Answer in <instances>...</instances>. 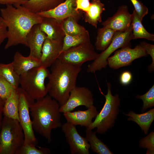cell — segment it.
<instances>
[{"label":"cell","instance_id":"obj_1","mask_svg":"<svg viewBox=\"0 0 154 154\" xmlns=\"http://www.w3.org/2000/svg\"><path fill=\"white\" fill-rule=\"evenodd\" d=\"M1 16L7 28V49L21 44L27 46V36L35 25L40 24L43 17L33 13L22 5H7L0 9Z\"/></svg>","mask_w":154,"mask_h":154},{"label":"cell","instance_id":"obj_2","mask_svg":"<svg viewBox=\"0 0 154 154\" xmlns=\"http://www.w3.org/2000/svg\"><path fill=\"white\" fill-rule=\"evenodd\" d=\"M82 66L63 62L57 59L50 66L46 86L48 94L57 101L60 106L66 102L70 91L76 86Z\"/></svg>","mask_w":154,"mask_h":154},{"label":"cell","instance_id":"obj_3","mask_svg":"<svg viewBox=\"0 0 154 154\" xmlns=\"http://www.w3.org/2000/svg\"><path fill=\"white\" fill-rule=\"evenodd\" d=\"M60 107L58 102L48 94L35 102L30 108L34 131L48 143L52 140V130L61 127L62 125Z\"/></svg>","mask_w":154,"mask_h":154},{"label":"cell","instance_id":"obj_4","mask_svg":"<svg viewBox=\"0 0 154 154\" xmlns=\"http://www.w3.org/2000/svg\"><path fill=\"white\" fill-rule=\"evenodd\" d=\"M107 85V93L103 94L105 98L103 107L88 128L92 130L96 128V132L99 134L105 133L113 127L119 111L120 100L119 95L117 94L113 95L110 83L108 82Z\"/></svg>","mask_w":154,"mask_h":154},{"label":"cell","instance_id":"obj_5","mask_svg":"<svg viewBox=\"0 0 154 154\" xmlns=\"http://www.w3.org/2000/svg\"><path fill=\"white\" fill-rule=\"evenodd\" d=\"M24 143L19 121L3 116L0 131V154H16Z\"/></svg>","mask_w":154,"mask_h":154},{"label":"cell","instance_id":"obj_6","mask_svg":"<svg viewBox=\"0 0 154 154\" xmlns=\"http://www.w3.org/2000/svg\"><path fill=\"white\" fill-rule=\"evenodd\" d=\"M50 72L47 68L40 66L20 76L21 88L33 99L39 100L48 94L45 81Z\"/></svg>","mask_w":154,"mask_h":154},{"label":"cell","instance_id":"obj_7","mask_svg":"<svg viewBox=\"0 0 154 154\" xmlns=\"http://www.w3.org/2000/svg\"><path fill=\"white\" fill-rule=\"evenodd\" d=\"M132 24L124 31H116L111 42L108 47L100 54L93 62L88 66L87 71L94 73L106 68L108 65L107 59L111 54L119 48L131 46L130 41L132 39Z\"/></svg>","mask_w":154,"mask_h":154},{"label":"cell","instance_id":"obj_8","mask_svg":"<svg viewBox=\"0 0 154 154\" xmlns=\"http://www.w3.org/2000/svg\"><path fill=\"white\" fill-rule=\"evenodd\" d=\"M17 89L19 99V122L24 135V144L37 146L38 141L35 135L30 112V107L35 100L21 87Z\"/></svg>","mask_w":154,"mask_h":154},{"label":"cell","instance_id":"obj_9","mask_svg":"<svg viewBox=\"0 0 154 154\" xmlns=\"http://www.w3.org/2000/svg\"><path fill=\"white\" fill-rule=\"evenodd\" d=\"M98 53L91 42L71 47L63 52L58 59L61 61L71 64L82 65L84 62L94 60Z\"/></svg>","mask_w":154,"mask_h":154},{"label":"cell","instance_id":"obj_10","mask_svg":"<svg viewBox=\"0 0 154 154\" xmlns=\"http://www.w3.org/2000/svg\"><path fill=\"white\" fill-rule=\"evenodd\" d=\"M114 52V54L107 59L108 65L114 69L130 65L134 60L148 55L140 44L133 48L131 46L125 47Z\"/></svg>","mask_w":154,"mask_h":154},{"label":"cell","instance_id":"obj_11","mask_svg":"<svg viewBox=\"0 0 154 154\" xmlns=\"http://www.w3.org/2000/svg\"><path fill=\"white\" fill-rule=\"evenodd\" d=\"M94 100L91 91L87 88L76 86L70 91L66 102L60 106V111L62 113L71 112L81 106L87 108L94 105Z\"/></svg>","mask_w":154,"mask_h":154},{"label":"cell","instance_id":"obj_12","mask_svg":"<svg viewBox=\"0 0 154 154\" xmlns=\"http://www.w3.org/2000/svg\"><path fill=\"white\" fill-rule=\"evenodd\" d=\"M76 126L68 122L62 125V130L69 145L71 154H89V143L78 133Z\"/></svg>","mask_w":154,"mask_h":154},{"label":"cell","instance_id":"obj_13","mask_svg":"<svg viewBox=\"0 0 154 154\" xmlns=\"http://www.w3.org/2000/svg\"><path fill=\"white\" fill-rule=\"evenodd\" d=\"M80 11H76L75 0H65L54 9L37 13L42 17H50L63 20L72 17L77 21L81 17Z\"/></svg>","mask_w":154,"mask_h":154},{"label":"cell","instance_id":"obj_14","mask_svg":"<svg viewBox=\"0 0 154 154\" xmlns=\"http://www.w3.org/2000/svg\"><path fill=\"white\" fill-rule=\"evenodd\" d=\"M132 14L129 12L126 5L120 6L116 13L101 23L103 27L113 29L115 31H124L130 26Z\"/></svg>","mask_w":154,"mask_h":154},{"label":"cell","instance_id":"obj_15","mask_svg":"<svg viewBox=\"0 0 154 154\" xmlns=\"http://www.w3.org/2000/svg\"><path fill=\"white\" fill-rule=\"evenodd\" d=\"M63 20L43 17L39 24L40 28L46 35L47 38L54 42H62L65 36L63 27Z\"/></svg>","mask_w":154,"mask_h":154},{"label":"cell","instance_id":"obj_16","mask_svg":"<svg viewBox=\"0 0 154 154\" xmlns=\"http://www.w3.org/2000/svg\"><path fill=\"white\" fill-rule=\"evenodd\" d=\"M46 35L40 29L39 24L34 25L26 37L27 46L30 49L29 55L40 59Z\"/></svg>","mask_w":154,"mask_h":154},{"label":"cell","instance_id":"obj_17","mask_svg":"<svg viewBox=\"0 0 154 154\" xmlns=\"http://www.w3.org/2000/svg\"><path fill=\"white\" fill-rule=\"evenodd\" d=\"M98 113L96 108L93 105L86 110L67 112L63 113L67 121L76 126L79 125L88 128L92 122V119Z\"/></svg>","mask_w":154,"mask_h":154},{"label":"cell","instance_id":"obj_18","mask_svg":"<svg viewBox=\"0 0 154 154\" xmlns=\"http://www.w3.org/2000/svg\"><path fill=\"white\" fill-rule=\"evenodd\" d=\"M62 45L63 42H54L46 38L43 44L40 59V66L46 68L50 67L60 54Z\"/></svg>","mask_w":154,"mask_h":154},{"label":"cell","instance_id":"obj_19","mask_svg":"<svg viewBox=\"0 0 154 154\" xmlns=\"http://www.w3.org/2000/svg\"><path fill=\"white\" fill-rule=\"evenodd\" d=\"M12 62L14 70L19 76L41 66L40 59L29 55L24 56L18 51L15 53Z\"/></svg>","mask_w":154,"mask_h":154},{"label":"cell","instance_id":"obj_20","mask_svg":"<svg viewBox=\"0 0 154 154\" xmlns=\"http://www.w3.org/2000/svg\"><path fill=\"white\" fill-rule=\"evenodd\" d=\"M123 113L129 117L127 119L128 121L135 122L140 127L145 135L148 134L150 127L154 120V108L140 114H136L132 111L129 112L127 114L123 112Z\"/></svg>","mask_w":154,"mask_h":154},{"label":"cell","instance_id":"obj_21","mask_svg":"<svg viewBox=\"0 0 154 154\" xmlns=\"http://www.w3.org/2000/svg\"><path fill=\"white\" fill-rule=\"evenodd\" d=\"M105 10L100 0H92L88 11L84 13V21L96 29L98 23L102 22V13Z\"/></svg>","mask_w":154,"mask_h":154},{"label":"cell","instance_id":"obj_22","mask_svg":"<svg viewBox=\"0 0 154 154\" xmlns=\"http://www.w3.org/2000/svg\"><path fill=\"white\" fill-rule=\"evenodd\" d=\"M65 0H27L22 5L35 13L48 11L56 7Z\"/></svg>","mask_w":154,"mask_h":154},{"label":"cell","instance_id":"obj_23","mask_svg":"<svg viewBox=\"0 0 154 154\" xmlns=\"http://www.w3.org/2000/svg\"><path fill=\"white\" fill-rule=\"evenodd\" d=\"M18 105V96L16 89L11 92L5 102L3 109V116L19 121Z\"/></svg>","mask_w":154,"mask_h":154},{"label":"cell","instance_id":"obj_24","mask_svg":"<svg viewBox=\"0 0 154 154\" xmlns=\"http://www.w3.org/2000/svg\"><path fill=\"white\" fill-rule=\"evenodd\" d=\"M116 31L105 27L98 28L95 43L96 50L102 51L105 50L111 42Z\"/></svg>","mask_w":154,"mask_h":154},{"label":"cell","instance_id":"obj_25","mask_svg":"<svg viewBox=\"0 0 154 154\" xmlns=\"http://www.w3.org/2000/svg\"><path fill=\"white\" fill-rule=\"evenodd\" d=\"M96 133V132H93L91 129L86 128L85 137L89 142L90 149L98 154H114L108 146L97 137Z\"/></svg>","mask_w":154,"mask_h":154},{"label":"cell","instance_id":"obj_26","mask_svg":"<svg viewBox=\"0 0 154 154\" xmlns=\"http://www.w3.org/2000/svg\"><path fill=\"white\" fill-rule=\"evenodd\" d=\"M132 14V39L143 38L154 41V35L148 32L145 29L135 10Z\"/></svg>","mask_w":154,"mask_h":154},{"label":"cell","instance_id":"obj_27","mask_svg":"<svg viewBox=\"0 0 154 154\" xmlns=\"http://www.w3.org/2000/svg\"><path fill=\"white\" fill-rule=\"evenodd\" d=\"M0 76L16 89L19 87L20 76L14 70L12 62L7 64L0 63Z\"/></svg>","mask_w":154,"mask_h":154},{"label":"cell","instance_id":"obj_28","mask_svg":"<svg viewBox=\"0 0 154 154\" xmlns=\"http://www.w3.org/2000/svg\"><path fill=\"white\" fill-rule=\"evenodd\" d=\"M89 42H91L88 31L83 34L75 36L70 35L65 33L61 53L71 47Z\"/></svg>","mask_w":154,"mask_h":154},{"label":"cell","instance_id":"obj_29","mask_svg":"<svg viewBox=\"0 0 154 154\" xmlns=\"http://www.w3.org/2000/svg\"><path fill=\"white\" fill-rule=\"evenodd\" d=\"M77 21L72 17L64 19L63 27L65 33L71 36H75L83 34L88 31L85 28L78 24Z\"/></svg>","mask_w":154,"mask_h":154},{"label":"cell","instance_id":"obj_30","mask_svg":"<svg viewBox=\"0 0 154 154\" xmlns=\"http://www.w3.org/2000/svg\"><path fill=\"white\" fill-rule=\"evenodd\" d=\"M28 144H23L17 151L16 154H50V150L47 148Z\"/></svg>","mask_w":154,"mask_h":154},{"label":"cell","instance_id":"obj_31","mask_svg":"<svg viewBox=\"0 0 154 154\" xmlns=\"http://www.w3.org/2000/svg\"><path fill=\"white\" fill-rule=\"evenodd\" d=\"M136 98L141 100L143 104L141 110L142 113L144 112L148 108L154 106V85L149 89L144 94L140 95H137Z\"/></svg>","mask_w":154,"mask_h":154},{"label":"cell","instance_id":"obj_32","mask_svg":"<svg viewBox=\"0 0 154 154\" xmlns=\"http://www.w3.org/2000/svg\"><path fill=\"white\" fill-rule=\"evenodd\" d=\"M139 146L144 149H147L146 154L154 153V131H151L146 137L142 138L139 141Z\"/></svg>","mask_w":154,"mask_h":154},{"label":"cell","instance_id":"obj_33","mask_svg":"<svg viewBox=\"0 0 154 154\" xmlns=\"http://www.w3.org/2000/svg\"><path fill=\"white\" fill-rule=\"evenodd\" d=\"M16 89L3 78L0 76V98L4 101L9 96L11 92Z\"/></svg>","mask_w":154,"mask_h":154},{"label":"cell","instance_id":"obj_34","mask_svg":"<svg viewBox=\"0 0 154 154\" xmlns=\"http://www.w3.org/2000/svg\"><path fill=\"white\" fill-rule=\"evenodd\" d=\"M139 18L142 21L143 18L148 13L147 7L138 0H130Z\"/></svg>","mask_w":154,"mask_h":154},{"label":"cell","instance_id":"obj_35","mask_svg":"<svg viewBox=\"0 0 154 154\" xmlns=\"http://www.w3.org/2000/svg\"><path fill=\"white\" fill-rule=\"evenodd\" d=\"M140 44L145 49L147 54L151 57L152 62L147 68L148 70L151 72L154 70V45L145 41L141 42Z\"/></svg>","mask_w":154,"mask_h":154},{"label":"cell","instance_id":"obj_36","mask_svg":"<svg viewBox=\"0 0 154 154\" xmlns=\"http://www.w3.org/2000/svg\"><path fill=\"white\" fill-rule=\"evenodd\" d=\"M90 0H75L76 9L86 12L90 5Z\"/></svg>","mask_w":154,"mask_h":154},{"label":"cell","instance_id":"obj_37","mask_svg":"<svg viewBox=\"0 0 154 154\" xmlns=\"http://www.w3.org/2000/svg\"><path fill=\"white\" fill-rule=\"evenodd\" d=\"M7 26L0 13V45L7 38Z\"/></svg>","mask_w":154,"mask_h":154},{"label":"cell","instance_id":"obj_38","mask_svg":"<svg viewBox=\"0 0 154 154\" xmlns=\"http://www.w3.org/2000/svg\"><path fill=\"white\" fill-rule=\"evenodd\" d=\"M119 79L121 84L123 85H127L131 82L132 80V74L129 71H124L121 74Z\"/></svg>","mask_w":154,"mask_h":154},{"label":"cell","instance_id":"obj_39","mask_svg":"<svg viewBox=\"0 0 154 154\" xmlns=\"http://www.w3.org/2000/svg\"><path fill=\"white\" fill-rule=\"evenodd\" d=\"M27 0H0V4L11 5L15 7L22 5Z\"/></svg>","mask_w":154,"mask_h":154},{"label":"cell","instance_id":"obj_40","mask_svg":"<svg viewBox=\"0 0 154 154\" xmlns=\"http://www.w3.org/2000/svg\"><path fill=\"white\" fill-rule=\"evenodd\" d=\"M5 101L0 98V131L1 129L3 117V109Z\"/></svg>","mask_w":154,"mask_h":154}]
</instances>
